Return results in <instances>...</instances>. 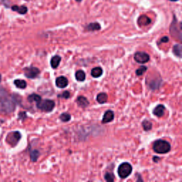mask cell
I'll use <instances>...</instances> for the list:
<instances>
[{"instance_id": "obj_21", "label": "cell", "mask_w": 182, "mask_h": 182, "mask_svg": "<svg viewBox=\"0 0 182 182\" xmlns=\"http://www.w3.org/2000/svg\"><path fill=\"white\" fill-rule=\"evenodd\" d=\"M14 84L18 88L24 89L26 87V82L24 80H20V79L14 80Z\"/></svg>"}, {"instance_id": "obj_29", "label": "cell", "mask_w": 182, "mask_h": 182, "mask_svg": "<svg viewBox=\"0 0 182 182\" xmlns=\"http://www.w3.org/2000/svg\"><path fill=\"white\" fill-rule=\"evenodd\" d=\"M169 38L167 36H164L163 38H161L160 40V42H159V44H161V43H166L169 41Z\"/></svg>"}, {"instance_id": "obj_24", "label": "cell", "mask_w": 182, "mask_h": 182, "mask_svg": "<svg viewBox=\"0 0 182 182\" xmlns=\"http://www.w3.org/2000/svg\"><path fill=\"white\" fill-rule=\"evenodd\" d=\"M142 126H143V128H144V130L149 131L152 129V122L149 121V120H145L142 122Z\"/></svg>"}, {"instance_id": "obj_1", "label": "cell", "mask_w": 182, "mask_h": 182, "mask_svg": "<svg viewBox=\"0 0 182 182\" xmlns=\"http://www.w3.org/2000/svg\"><path fill=\"white\" fill-rule=\"evenodd\" d=\"M14 98H9L6 95L0 96V112L5 114H9L15 110Z\"/></svg>"}, {"instance_id": "obj_28", "label": "cell", "mask_w": 182, "mask_h": 182, "mask_svg": "<svg viewBox=\"0 0 182 182\" xmlns=\"http://www.w3.org/2000/svg\"><path fill=\"white\" fill-rule=\"evenodd\" d=\"M58 97H59V98H65V99H68V98H69V97H70V92H68V90L64 91L63 93L59 94V95H58Z\"/></svg>"}, {"instance_id": "obj_33", "label": "cell", "mask_w": 182, "mask_h": 182, "mask_svg": "<svg viewBox=\"0 0 182 182\" xmlns=\"http://www.w3.org/2000/svg\"><path fill=\"white\" fill-rule=\"evenodd\" d=\"M75 1H78V2H80V1H81L82 0H75Z\"/></svg>"}, {"instance_id": "obj_2", "label": "cell", "mask_w": 182, "mask_h": 182, "mask_svg": "<svg viewBox=\"0 0 182 182\" xmlns=\"http://www.w3.org/2000/svg\"><path fill=\"white\" fill-rule=\"evenodd\" d=\"M153 150L158 154H166L171 150V145L164 140H156L153 144Z\"/></svg>"}, {"instance_id": "obj_6", "label": "cell", "mask_w": 182, "mask_h": 182, "mask_svg": "<svg viewBox=\"0 0 182 182\" xmlns=\"http://www.w3.org/2000/svg\"><path fill=\"white\" fill-rule=\"evenodd\" d=\"M21 137H22V135H21L20 132L16 131V132H10L7 135V138H6V141L11 147H15L19 142V140H21Z\"/></svg>"}, {"instance_id": "obj_27", "label": "cell", "mask_w": 182, "mask_h": 182, "mask_svg": "<svg viewBox=\"0 0 182 182\" xmlns=\"http://www.w3.org/2000/svg\"><path fill=\"white\" fill-rule=\"evenodd\" d=\"M115 176L113 173H110V172H107L105 175V179L107 181L109 182H112L114 181L115 179Z\"/></svg>"}, {"instance_id": "obj_19", "label": "cell", "mask_w": 182, "mask_h": 182, "mask_svg": "<svg viewBox=\"0 0 182 182\" xmlns=\"http://www.w3.org/2000/svg\"><path fill=\"white\" fill-rule=\"evenodd\" d=\"M86 73L83 71L82 70H79L77 72L75 73V78L79 82H83L86 80Z\"/></svg>"}, {"instance_id": "obj_18", "label": "cell", "mask_w": 182, "mask_h": 182, "mask_svg": "<svg viewBox=\"0 0 182 182\" xmlns=\"http://www.w3.org/2000/svg\"><path fill=\"white\" fill-rule=\"evenodd\" d=\"M97 101L99 103H105L107 101V95L105 92H100L97 95Z\"/></svg>"}, {"instance_id": "obj_12", "label": "cell", "mask_w": 182, "mask_h": 182, "mask_svg": "<svg viewBox=\"0 0 182 182\" xmlns=\"http://www.w3.org/2000/svg\"><path fill=\"white\" fill-rule=\"evenodd\" d=\"M165 107L163 105H158L153 110V114L156 117H161L164 114Z\"/></svg>"}, {"instance_id": "obj_31", "label": "cell", "mask_w": 182, "mask_h": 182, "mask_svg": "<svg viewBox=\"0 0 182 182\" xmlns=\"http://www.w3.org/2000/svg\"><path fill=\"white\" fill-rule=\"evenodd\" d=\"M169 1H179V0H169Z\"/></svg>"}, {"instance_id": "obj_25", "label": "cell", "mask_w": 182, "mask_h": 182, "mask_svg": "<svg viewBox=\"0 0 182 182\" xmlns=\"http://www.w3.org/2000/svg\"><path fill=\"white\" fill-rule=\"evenodd\" d=\"M31 159L32 162H36L38 159V157L39 156V152L38 150H33L31 152L30 154Z\"/></svg>"}, {"instance_id": "obj_9", "label": "cell", "mask_w": 182, "mask_h": 182, "mask_svg": "<svg viewBox=\"0 0 182 182\" xmlns=\"http://www.w3.org/2000/svg\"><path fill=\"white\" fill-rule=\"evenodd\" d=\"M56 85L59 88H64L68 85V80L64 76H59L56 78Z\"/></svg>"}, {"instance_id": "obj_13", "label": "cell", "mask_w": 182, "mask_h": 182, "mask_svg": "<svg viewBox=\"0 0 182 182\" xmlns=\"http://www.w3.org/2000/svg\"><path fill=\"white\" fill-rule=\"evenodd\" d=\"M78 105L79 107H82V108H85L89 105V101L88 100L87 98L84 96H79L78 97L77 100H76Z\"/></svg>"}, {"instance_id": "obj_23", "label": "cell", "mask_w": 182, "mask_h": 182, "mask_svg": "<svg viewBox=\"0 0 182 182\" xmlns=\"http://www.w3.org/2000/svg\"><path fill=\"white\" fill-rule=\"evenodd\" d=\"M60 119L61 121L64 122H68L70 121V120L71 119V115L69 114V113H62V114L60 115Z\"/></svg>"}, {"instance_id": "obj_32", "label": "cell", "mask_w": 182, "mask_h": 182, "mask_svg": "<svg viewBox=\"0 0 182 182\" xmlns=\"http://www.w3.org/2000/svg\"><path fill=\"white\" fill-rule=\"evenodd\" d=\"M1 74H0V82H1Z\"/></svg>"}, {"instance_id": "obj_14", "label": "cell", "mask_w": 182, "mask_h": 182, "mask_svg": "<svg viewBox=\"0 0 182 182\" xmlns=\"http://www.w3.org/2000/svg\"><path fill=\"white\" fill-rule=\"evenodd\" d=\"M101 29V26L98 22H93L90 23L86 27V30L88 31H98Z\"/></svg>"}, {"instance_id": "obj_30", "label": "cell", "mask_w": 182, "mask_h": 182, "mask_svg": "<svg viewBox=\"0 0 182 182\" xmlns=\"http://www.w3.org/2000/svg\"><path fill=\"white\" fill-rule=\"evenodd\" d=\"M19 117L22 119H24L26 117V113H19Z\"/></svg>"}, {"instance_id": "obj_4", "label": "cell", "mask_w": 182, "mask_h": 182, "mask_svg": "<svg viewBox=\"0 0 182 182\" xmlns=\"http://www.w3.org/2000/svg\"><path fill=\"white\" fill-rule=\"evenodd\" d=\"M36 106L39 110L46 113L51 112L55 107L54 101L51 100H41L36 102Z\"/></svg>"}, {"instance_id": "obj_15", "label": "cell", "mask_w": 182, "mask_h": 182, "mask_svg": "<svg viewBox=\"0 0 182 182\" xmlns=\"http://www.w3.org/2000/svg\"><path fill=\"white\" fill-rule=\"evenodd\" d=\"M11 9L14 11H17L20 14H25L28 11L27 7H25V6H20V7H19V6L14 5L11 7Z\"/></svg>"}, {"instance_id": "obj_10", "label": "cell", "mask_w": 182, "mask_h": 182, "mask_svg": "<svg viewBox=\"0 0 182 182\" xmlns=\"http://www.w3.org/2000/svg\"><path fill=\"white\" fill-rule=\"evenodd\" d=\"M114 117H115L114 113H113L112 110H107V111L105 112V114H104L103 117H102V123L105 124V123H108V122H112L113 120H114Z\"/></svg>"}, {"instance_id": "obj_8", "label": "cell", "mask_w": 182, "mask_h": 182, "mask_svg": "<svg viewBox=\"0 0 182 182\" xmlns=\"http://www.w3.org/2000/svg\"><path fill=\"white\" fill-rule=\"evenodd\" d=\"M24 75L28 78H35L37 76L39 75L40 71L38 68H36V67H28V68H25L24 69Z\"/></svg>"}, {"instance_id": "obj_16", "label": "cell", "mask_w": 182, "mask_h": 182, "mask_svg": "<svg viewBox=\"0 0 182 182\" xmlns=\"http://www.w3.org/2000/svg\"><path fill=\"white\" fill-rule=\"evenodd\" d=\"M61 61V58L59 56H54L51 60V65L53 68H57Z\"/></svg>"}, {"instance_id": "obj_34", "label": "cell", "mask_w": 182, "mask_h": 182, "mask_svg": "<svg viewBox=\"0 0 182 182\" xmlns=\"http://www.w3.org/2000/svg\"><path fill=\"white\" fill-rule=\"evenodd\" d=\"M26 1H29V0H26Z\"/></svg>"}, {"instance_id": "obj_7", "label": "cell", "mask_w": 182, "mask_h": 182, "mask_svg": "<svg viewBox=\"0 0 182 182\" xmlns=\"http://www.w3.org/2000/svg\"><path fill=\"white\" fill-rule=\"evenodd\" d=\"M134 59L139 63H145L150 61V56L148 53L142 51H138L135 53Z\"/></svg>"}, {"instance_id": "obj_17", "label": "cell", "mask_w": 182, "mask_h": 182, "mask_svg": "<svg viewBox=\"0 0 182 182\" xmlns=\"http://www.w3.org/2000/svg\"><path fill=\"white\" fill-rule=\"evenodd\" d=\"M102 73L103 71L100 67H95L91 71V75L93 78H99L102 75Z\"/></svg>"}, {"instance_id": "obj_5", "label": "cell", "mask_w": 182, "mask_h": 182, "mask_svg": "<svg viewBox=\"0 0 182 182\" xmlns=\"http://www.w3.org/2000/svg\"><path fill=\"white\" fill-rule=\"evenodd\" d=\"M132 171V166L128 162H124L118 167L117 173L120 178L125 179L129 177Z\"/></svg>"}, {"instance_id": "obj_26", "label": "cell", "mask_w": 182, "mask_h": 182, "mask_svg": "<svg viewBox=\"0 0 182 182\" xmlns=\"http://www.w3.org/2000/svg\"><path fill=\"white\" fill-rule=\"evenodd\" d=\"M147 71V68L146 66H141L138 68V69L136 71V75L138 76H141L146 71Z\"/></svg>"}, {"instance_id": "obj_3", "label": "cell", "mask_w": 182, "mask_h": 182, "mask_svg": "<svg viewBox=\"0 0 182 182\" xmlns=\"http://www.w3.org/2000/svg\"><path fill=\"white\" fill-rule=\"evenodd\" d=\"M170 34L174 38H178L179 41L181 40V24L179 23L176 16L174 15V19L170 26Z\"/></svg>"}, {"instance_id": "obj_11", "label": "cell", "mask_w": 182, "mask_h": 182, "mask_svg": "<svg viewBox=\"0 0 182 182\" xmlns=\"http://www.w3.org/2000/svg\"><path fill=\"white\" fill-rule=\"evenodd\" d=\"M137 23H138L139 26H145L147 25L150 24L151 23V19L146 15H142L140 16L137 21Z\"/></svg>"}, {"instance_id": "obj_22", "label": "cell", "mask_w": 182, "mask_h": 182, "mask_svg": "<svg viewBox=\"0 0 182 182\" xmlns=\"http://www.w3.org/2000/svg\"><path fill=\"white\" fill-rule=\"evenodd\" d=\"M41 98L40 95H37V94H32V95H30L29 97H28V100L30 102H38L39 100H41Z\"/></svg>"}, {"instance_id": "obj_20", "label": "cell", "mask_w": 182, "mask_h": 182, "mask_svg": "<svg viewBox=\"0 0 182 182\" xmlns=\"http://www.w3.org/2000/svg\"><path fill=\"white\" fill-rule=\"evenodd\" d=\"M173 52L174 55L178 57H181V52H182V46L181 44H176L173 47Z\"/></svg>"}]
</instances>
